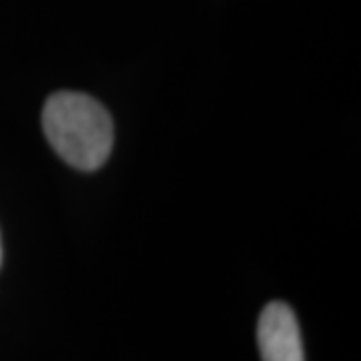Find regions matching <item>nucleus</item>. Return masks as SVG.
I'll return each mask as SVG.
<instances>
[{
  "mask_svg": "<svg viewBox=\"0 0 361 361\" xmlns=\"http://www.w3.org/2000/svg\"><path fill=\"white\" fill-rule=\"evenodd\" d=\"M42 129L59 157L71 167H103L113 149V118L99 101L85 92H54L42 109Z\"/></svg>",
  "mask_w": 361,
  "mask_h": 361,
  "instance_id": "1",
  "label": "nucleus"
},
{
  "mask_svg": "<svg viewBox=\"0 0 361 361\" xmlns=\"http://www.w3.org/2000/svg\"><path fill=\"white\" fill-rule=\"evenodd\" d=\"M257 341L263 361H305L295 313L281 301H273L261 311Z\"/></svg>",
  "mask_w": 361,
  "mask_h": 361,
  "instance_id": "2",
  "label": "nucleus"
},
{
  "mask_svg": "<svg viewBox=\"0 0 361 361\" xmlns=\"http://www.w3.org/2000/svg\"><path fill=\"white\" fill-rule=\"evenodd\" d=\"M0 257H2V251H0Z\"/></svg>",
  "mask_w": 361,
  "mask_h": 361,
  "instance_id": "3",
  "label": "nucleus"
}]
</instances>
